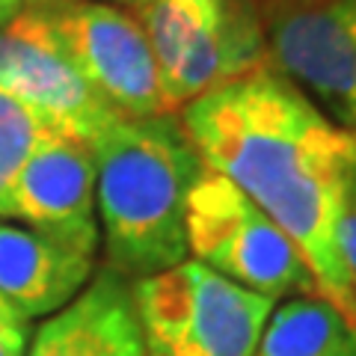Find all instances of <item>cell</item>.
I'll return each mask as SVG.
<instances>
[{
  "instance_id": "cell-1",
  "label": "cell",
  "mask_w": 356,
  "mask_h": 356,
  "mask_svg": "<svg viewBox=\"0 0 356 356\" xmlns=\"http://www.w3.org/2000/svg\"><path fill=\"white\" fill-rule=\"evenodd\" d=\"M178 119L202 166L226 175L291 238L318 294L356 324V288L339 250L356 134L270 65L199 95Z\"/></svg>"
},
{
  "instance_id": "cell-2",
  "label": "cell",
  "mask_w": 356,
  "mask_h": 356,
  "mask_svg": "<svg viewBox=\"0 0 356 356\" xmlns=\"http://www.w3.org/2000/svg\"><path fill=\"white\" fill-rule=\"evenodd\" d=\"M104 267L128 282L187 261L184 208L202 161L175 113L119 116L89 146Z\"/></svg>"
},
{
  "instance_id": "cell-3",
  "label": "cell",
  "mask_w": 356,
  "mask_h": 356,
  "mask_svg": "<svg viewBox=\"0 0 356 356\" xmlns=\"http://www.w3.org/2000/svg\"><path fill=\"white\" fill-rule=\"evenodd\" d=\"M170 113L267 65L261 0H137Z\"/></svg>"
},
{
  "instance_id": "cell-4",
  "label": "cell",
  "mask_w": 356,
  "mask_h": 356,
  "mask_svg": "<svg viewBox=\"0 0 356 356\" xmlns=\"http://www.w3.org/2000/svg\"><path fill=\"white\" fill-rule=\"evenodd\" d=\"M146 356H255L273 300L187 259L131 282Z\"/></svg>"
},
{
  "instance_id": "cell-5",
  "label": "cell",
  "mask_w": 356,
  "mask_h": 356,
  "mask_svg": "<svg viewBox=\"0 0 356 356\" xmlns=\"http://www.w3.org/2000/svg\"><path fill=\"white\" fill-rule=\"evenodd\" d=\"M187 252L241 288L280 300L318 294L291 238L226 175L202 166L184 208ZM321 297V294H318Z\"/></svg>"
},
{
  "instance_id": "cell-6",
  "label": "cell",
  "mask_w": 356,
  "mask_h": 356,
  "mask_svg": "<svg viewBox=\"0 0 356 356\" xmlns=\"http://www.w3.org/2000/svg\"><path fill=\"white\" fill-rule=\"evenodd\" d=\"M270 69L356 134V0H261Z\"/></svg>"
},
{
  "instance_id": "cell-7",
  "label": "cell",
  "mask_w": 356,
  "mask_h": 356,
  "mask_svg": "<svg viewBox=\"0 0 356 356\" xmlns=\"http://www.w3.org/2000/svg\"><path fill=\"white\" fill-rule=\"evenodd\" d=\"M0 89L33 110L51 134L83 146L119 119L63 48L44 9H24L0 27Z\"/></svg>"
},
{
  "instance_id": "cell-8",
  "label": "cell",
  "mask_w": 356,
  "mask_h": 356,
  "mask_svg": "<svg viewBox=\"0 0 356 356\" xmlns=\"http://www.w3.org/2000/svg\"><path fill=\"white\" fill-rule=\"evenodd\" d=\"M44 13L89 86L119 116L170 113L152 44L134 13L107 0H60Z\"/></svg>"
},
{
  "instance_id": "cell-9",
  "label": "cell",
  "mask_w": 356,
  "mask_h": 356,
  "mask_svg": "<svg viewBox=\"0 0 356 356\" xmlns=\"http://www.w3.org/2000/svg\"><path fill=\"white\" fill-rule=\"evenodd\" d=\"M9 220H21L77 252L98 255L102 229L95 205V158L89 146L60 134H44L15 178Z\"/></svg>"
},
{
  "instance_id": "cell-10",
  "label": "cell",
  "mask_w": 356,
  "mask_h": 356,
  "mask_svg": "<svg viewBox=\"0 0 356 356\" xmlns=\"http://www.w3.org/2000/svg\"><path fill=\"white\" fill-rule=\"evenodd\" d=\"M95 276V255L0 220V297L27 321L63 312Z\"/></svg>"
},
{
  "instance_id": "cell-11",
  "label": "cell",
  "mask_w": 356,
  "mask_h": 356,
  "mask_svg": "<svg viewBox=\"0 0 356 356\" xmlns=\"http://www.w3.org/2000/svg\"><path fill=\"white\" fill-rule=\"evenodd\" d=\"M27 356H146L131 282L102 267L69 306L36 330Z\"/></svg>"
},
{
  "instance_id": "cell-12",
  "label": "cell",
  "mask_w": 356,
  "mask_h": 356,
  "mask_svg": "<svg viewBox=\"0 0 356 356\" xmlns=\"http://www.w3.org/2000/svg\"><path fill=\"white\" fill-rule=\"evenodd\" d=\"M255 356H356V324L324 297H291L270 312Z\"/></svg>"
},
{
  "instance_id": "cell-13",
  "label": "cell",
  "mask_w": 356,
  "mask_h": 356,
  "mask_svg": "<svg viewBox=\"0 0 356 356\" xmlns=\"http://www.w3.org/2000/svg\"><path fill=\"white\" fill-rule=\"evenodd\" d=\"M44 134L51 131L36 119V113L0 89V220H9L15 178Z\"/></svg>"
},
{
  "instance_id": "cell-14",
  "label": "cell",
  "mask_w": 356,
  "mask_h": 356,
  "mask_svg": "<svg viewBox=\"0 0 356 356\" xmlns=\"http://www.w3.org/2000/svg\"><path fill=\"white\" fill-rule=\"evenodd\" d=\"M30 321L0 297V356H27Z\"/></svg>"
},
{
  "instance_id": "cell-15",
  "label": "cell",
  "mask_w": 356,
  "mask_h": 356,
  "mask_svg": "<svg viewBox=\"0 0 356 356\" xmlns=\"http://www.w3.org/2000/svg\"><path fill=\"white\" fill-rule=\"evenodd\" d=\"M339 250L344 267H348L353 288H356V172L348 184V193H344V205H341V220H339Z\"/></svg>"
},
{
  "instance_id": "cell-16",
  "label": "cell",
  "mask_w": 356,
  "mask_h": 356,
  "mask_svg": "<svg viewBox=\"0 0 356 356\" xmlns=\"http://www.w3.org/2000/svg\"><path fill=\"white\" fill-rule=\"evenodd\" d=\"M21 13H24V0H0V27H6Z\"/></svg>"
},
{
  "instance_id": "cell-17",
  "label": "cell",
  "mask_w": 356,
  "mask_h": 356,
  "mask_svg": "<svg viewBox=\"0 0 356 356\" xmlns=\"http://www.w3.org/2000/svg\"><path fill=\"white\" fill-rule=\"evenodd\" d=\"M60 0H24V9H48V6H57Z\"/></svg>"
},
{
  "instance_id": "cell-18",
  "label": "cell",
  "mask_w": 356,
  "mask_h": 356,
  "mask_svg": "<svg viewBox=\"0 0 356 356\" xmlns=\"http://www.w3.org/2000/svg\"><path fill=\"white\" fill-rule=\"evenodd\" d=\"M107 3H131V6H134L137 0H107Z\"/></svg>"
}]
</instances>
